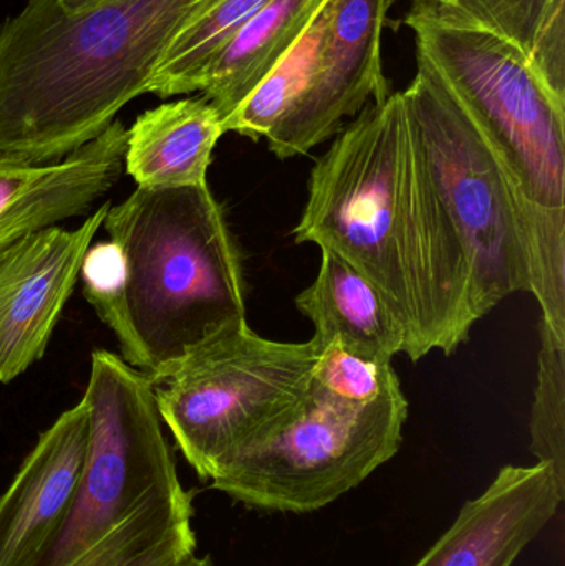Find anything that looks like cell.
I'll list each match as a JSON object with an SVG mask.
<instances>
[{"label":"cell","instance_id":"6da1fadb","mask_svg":"<svg viewBox=\"0 0 565 566\" xmlns=\"http://www.w3.org/2000/svg\"><path fill=\"white\" fill-rule=\"evenodd\" d=\"M297 244L341 255L387 300L405 355H451L478 323L470 268L408 122L401 92L374 102L315 161Z\"/></svg>","mask_w":565,"mask_h":566},{"label":"cell","instance_id":"7a4b0ae2","mask_svg":"<svg viewBox=\"0 0 565 566\" xmlns=\"http://www.w3.org/2000/svg\"><path fill=\"white\" fill-rule=\"evenodd\" d=\"M215 0H29L0 23V163L52 166L148 93L176 36Z\"/></svg>","mask_w":565,"mask_h":566},{"label":"cell","instance_id":"3957f363","mask_svg":"<svg viewBox=\"0 0 565 566\" xmlns=\"http://www.w3.org/2000/svg\"><path fill=\"white\" fill-rule=\"evenodd\" d=\"M88 249L83 295L123 359L158 385L181 359L245 318L241 251L208 182L136 188Z\"/></svg>","mask_w":565,"mask_h":566},{"label":"cell","instance_id":"277c9868","mask_svg":"<svg viewBox=\"0 0 565 566\" xmlns=\"http://www.w3.org/2000/svg\"><path fill=\"white\" fill-rule=\"evenodd\" d=\"M88 448L62 527L36 566H182L196 555L192 494L163 431L155 386L106 349L92 353Z\"/></svg>","mask_w":565,"mask_h":566},{"label":"cell","instance_id":"5b68a950","mask_svg":"<svg viewBox=\"0 0 565 566\" xmlns=\"http://www.w3.org/2000/svg\"><path fill=\"white\" fill-rule=\"evenodd\" d=\"M324 346L282 343L248 322L212 336L155 385L161 421L201 481L294 418Z\"/></svg>","mask_w":565,"mask_h":566},{"label":"cell","instance_id":"8992f818","mask_svg":"<svg viewBox=\"0 0 565 566\" xmlns=\"http://www.w3.org/2000/svg\"><path fill=\"white\" fill-rule=\"evenodd\" d=\"M401 98L467 254L471 305L480 322L508 296L530 292L524 218L550 211L523 201L490 143L420 56Z\"/></svg>","mask_w":565,"mask_h":566},{"label":"cell","instance_id":"52a82bcc","mask_svg":"<svg viewBox=\"0 0 565 566\" xmlns=\"http://www.w3.org/2000/svg\"><path fill=\"white\" fill-rule=\"evenodd\" d=\"M435 70L531 208L565 212V102L513 43L486 30L408 19Z\"/></svg>","mask_w":565,"mask_h":566},{"label":"cell","instance_id":"ba28073f","mask_svg":"<svg viewBox=\"0 0 565 566\" xmlns=\"http://www.w3.org/2000/svg\"><path fill=\"white\" fill-rule=\"evenodd\" d=\"M408 408L401 386L370 405H348L311 382L294 418L228 459L209 482L255 511H321L397 455Z\"/></svg>","mask_w":565,"mask_h":566},{"label":"cell","instance_id":"9c48e42d","mask_svg":"<svg viewBox=\"0 0 565 566\" xmlns=\"http://www.w3.org/2000/svg\"><path fill=\"white\" fill-rule=\"evenodd\" d=\"M387 0H327L314 75L301 98L265 138L279 159L307 155L335 138L345 119L390 95L384 63Z\"/></svg>","mask_w":565,"mask_h":566},{"label":"cell","instance_id":"30bf717a","mask_svg":"<svg viewBox=\"0 0 565 566\" xmlns=\"http://www.w3.org/2000/svg\"><path fill=\"white\" fill-rule=\"evenodd\" d=\"M100 206L79 228L39 229L0 254V382L13 381L45 355L86 252L105 221Z\"/></svg>","mask_w":565,"mask_h":566},{"label":"cell","instance_id":"8fae6325","mask_svg":"<svg viewBox=\"0 0 565 566\" xmlns=\"http://www.w3.org/2000/svg\"><path fill=\"white\" fill-rule=\"evenodd\" d=\"M564 497L565 488L550 465H504L414 566H513Z\"/></svg>","mask_w":565,"mask_h":566},{"label":"cell","instance_id":"7c38bea8","mask_svg":"<svg viewBox=\"0 0 565 566\" xmlns=\"http://www.w3.org/2000/svg\"><path fill=\"white\" fill-rule=\"evenodd\" d=\"M88 448V408L80 401L40 434L0 495V566H36L65 521Z\"/></svg>","mask_w":565,"mask_h":566},{"label":"cell","instance_id":"4fadbf2b","mask_svg":"<svg viewBox=\"0 0 565 566\" xmlns=\"http://www.w3.org/2000/svg\"><path fill=\"white\" fill-rule=\"evenodd\" d=\"M315 281L295 298L299 312L314 325L322 346L337 343L347 352L391 363L407 349V332L377 286L347 261L321 249Z\"/></svg>","mask_w":565,"mask_h":566},{"label":"cell","instance_id":"5bb4252c","mask_svg":"<svg viewBox=\"0 0 565 566\" xmlns=\"http://www.w3.org/2000/svg\"><path fill=\"white\" fill-rule=\"evenodd\" d=\"M222 135L218 112L202 96L166 103L139 115L128 129L125 171L138 188L206 185Z\"/></svg>","mask_w":565,"mask_h":566},{"label":"cell","instance_id":"9a60e30c","mask_svg":"<svg viewBox=\"0 0 565 566\" xmlns=\"http://www.w3.org/2000/svg\"><path fill=\"white\" fill-rule=\"evenodd\" d=\"M128 129L115 119L98 138L63 161L32 191L0 212V254L29 232L85 214L125 169Z\"/></svg>","mask_w":565,"mask_h":566},{"label":"cell","instance_id":"2e32d148","mask_svg":"<svg viewBox=\"0 0 565 566\" xmlns=\"http://www.w3.org/2000/svg\"><path fill=\"white\" fill-rule=\"evenodd\" d=\"M327 0H269L218 53L202 98L224 123L294 50Z\"/></svg>","mask_w":565,"mask_h":566},{"label":"cell","instance_id":"e0dca14e","mask_svg":"<svg viewBox=\"0 0 565 566\" xmlns=\"http://www.w3.org/2000/svg\"><path fill=\"white\" fill-rule=\"evenodd\" d=\"M407 17L501 36L565 102V0H414Z\"/></svg>","mask_w":565,"mask_h":566},{"label":"cell","instance_id":"ac0fdd59","mask_svg":"<svg viewBox=\"0 0 565 566\" xmlns=\"http://www.w3.org/2000/svg\"><path fill=\"white\" fill-rule=\"evenodd\" d=\"M269 0H215L169 46L156 69L148 93L169 98L201 92L206 72L226 43Z\"/></svg>","mask_w":565,"mask_h":566},{"label":"cell","instance_id":"d6986e66","mask_svg":"<svg viewBox=\"0 0 565 566\" xmlns=\"http://www.w3.org/2000/svg\"><path fill=\"white\" fill-rule=\"evenodd\" d=\"M324 9V7H322ZM322 9L291 53L222 123L224 133L259 142L268 138L311 83L322 35Z\"/></svg>","mask_w":565,"mask_h":566},{"label":"cell","instance_id":"ffe728a7","mask_svg":"<svg viewBox=\"0 0 565 566\" xmlns=\"http://www.w3.org/2000/svg\"><path fill=\"white\" fill-rule=\"evenodd\" d=\"M531 451L565 488V339L541 323L540 373L531 411Z\"/></svg>","mask_w":565,"mask_h":566},{"label":"cell","instance_id":"44dd1931","mask_svg":"<svg viewBox=\"0 0 565 566\" xmlns=\"http://www.w3.org/2000/svg\"><path fill=\"white\" fill-rule=\"evenodd\" d=\"M311 382L325 395L348 405H370L401 386L391 363L364 358L337 343L322 349L312 368Z\"/></svg>","mask_w":565,"mask_h":566},{"label":"cell","instance_id":"7402d4cb","mask_svg":"<svg viewBox=\"0 0 565 566\" xmlns=\"http://www.w3.org/2000/svg\"><path fill=\"white\" fill-rule=\"evenodd\" d=\"M52 166L7 165L0 163V212L9 209L52 172Z\"/></svg>","mask_w":565,"mask_h":566},{"label":"cell","instance_id":"603a6c76","mask_svg":"<svg viewBox=\"0 0 565 566\" xmlns=\"http://www.w3.org/2000/svg\"><path fill=\"white\" fill-rule=\"evenodd\" d=\"M56 6L62 7L63 10H76L80 7L88 6V3L95 2V0H53Z\"/></svg>","mask_w":565,"mask_h":566},{"label":"cell","instance_id":"cb8c5ba5","mask_svg":"<svg viewBox=\"0 0 565 566\" xmlns=\"http://www.w3.org/2000/svg\"><path fill=\"white\" fill-rule=\"evenodd\" d=\"M182 566H212V560L211 557H198V555H192Z\"/></svg>","mask_w":565,"mask_h":566},{"label":"cell","instance_id":"d4e9b609","mask_svg":"<svg viewBox=\"0 0 565 566\" xmlns=\"http://www.w3.org/2000/svg\"><path fill=\"white\" fill-rule=\"evenodd\" d=\"M395 2H398V0H387L388 9H390V7L394 6Z\"/></svg>","mask_w":565,"mask_h":566}]
</instances>
